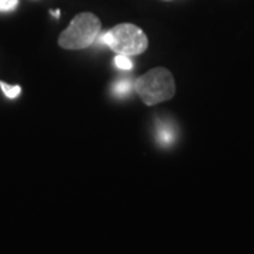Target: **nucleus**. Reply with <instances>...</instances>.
Returning a JSON list of instances; mask_svg holds the SVG:
<instances>
[{
    "label": "nucleus",
    "mask_w": 254,
    "mask_h": 254,
    "mask_svg": "<svg viewBox=\"0 0 254 254\" xmlns=\"http://www.w3.org/2000/svg\"><path fill=\"white\" fill-rule=\"evenodd\" d=\"M0 88H1V91L3 93L9 98V99H16L20 96V93H21V88L18 86V85H9V83H6V82H0Z\"/></svg>",
    "instance_id": "20e7f679"
},
{
    "label": "nucleus",
    "mask_w": 254,
    "mask_h": 254,
    "mask_svg": "<svg viewBox=\"0 0 254 254\" xmlns=\"http://www.w3.org/2000/svg\"><path fill=\"white\" fill-rule=\"evenodd\" d=\"M102 23L96 14L83 11L71 20L69 26L58 37V44L64 50H85L99 36Z\"/></svg>",
    "instance_id": "7ed1b4c3"
},
{
    "label": "nucleus",
    "mask_w": 254,
    "mask_h": 254,
    "mask_svg": "<svg viewBox=\"0 0 254 254\" xmlns=\"http://www.w3.org/2000/svg\"><path fill=\"white\" fill-rule=\"evenodd\" d=\"M53 14H54L55 17H60V10H54V11H53Z\"/></svg>",
    "instance_id": "6e6552de"
},
{
    "label": "nucleus",
    "mask_w": 254,
    "mask_h": 254,
    "mask_svg": "<svg viewBox=\"0 0 254 254\" xmlns=\"http://www.w3.org/2000/svg\"><path fill=\"white\" fill-rule=\"evenodd\" d=\"M115 64L120 69H131L133 68V63H131L130 57H127V55H116Z\"/></svg>",
    "instance_id": "423d86ee"
},
{
    "label": "nucleus",
    "mask_w": 254,
    "mask_h": 254,
    "mask_svg": "<svg viewBox=\"0 0 254 254\" xmlns=\"http://www.w3.org/2000/svg\"><path fill=\"white\" fill-rule=\"evenodd\" d=\"M164 1H170V0H164Z\"/></svg>",
    "instance_id": "1a4fd4ad"
},
{
    "label": "nucleus",
    "mask_w": 254,
    "mask_h": 254,
    "mask_svg": "<svg viewBox=\"0 0 254 254\" xmlns=\"http://www.w3.org/2000/svg\"><path fill=\"white\" fill-rule=\"evenodd\" d=\"M131 82L128 81H120L119 83L115 85V88H113V91L115 93H118L119 96H125V95H128L130 91H131Z\"/></svg>",
    "instance_id": "39448f33"
},
{
    "label": "nucleus",
    "mask_w": 254,
    "mask_h": 254,
    "mask_svg": "<svg viewBox=\"0 0 254 254\" xmlns=\"http://www.w3.org/2000/svg\"><path fill=\"white\" fill-rule=\"evenodd\" d=\"M134 91L147 106H155L165 100L173 99L177 86L173 73L167 68H154L134 82Z\"/></svg>",
    "instance_id": "f257e3e1"
},
{
    "label": "nucleus",
    "mask_w": 254,
    "mask_h": 254,
    "mask_svg": "<svg viewBox=\"0 0 254 254\" xmlns=\"http://www.w3.org/2000/svg\"><path fill=\"white\" fill-rule=\"evenodd\" d=\"M18 6V0H0V11H11Z\"/></svg>",
    "instance_id": "0eeeda50"
},
{
    "label": "nucleus",
    "mask_w": 254,
    "mask_h": 254,
    "mask_svg": "<svg viewBox=\"0 0 254 254\" xmlns=\"http://www.w3.org/2000/svg\"><path fill=\"white\" fill-rule=\"evenodd\" d=\"M102 44L108 46L119 55L134 57L145 53L148 48V38L141 28L131 23H122L112 27L105 34L98 36Z\"/></svg>",
    "instance_id": "f03ea898"
}]
</instances>
